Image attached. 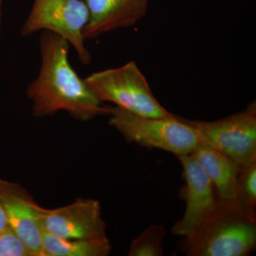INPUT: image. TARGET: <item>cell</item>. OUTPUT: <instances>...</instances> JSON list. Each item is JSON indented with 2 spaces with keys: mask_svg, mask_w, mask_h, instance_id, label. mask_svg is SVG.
<instances>
[{
  "mask_svg": "<svg viewBox=\"0 0 256 256\" xmlns=\"http://www.w3.org/2000/svg\"><path fill=\"white\" fill-rule=\"evenodd\" d=\"M42 66L28 94L36 117L66 111L75 118L87 121L109 114V106L78 76L68 60L69 43L62 36L44 32L40 38Z\"/></svg>",
  "mask_w": 256,
  "mask_h": 256,
  "instance_id": "obj_1",
  "label": "cell"
},
{
  "mask_svg": "<svg viewBox=\"0 0 256 256\" xmlns=\"http://www.w3.org/2000/svg\"><path fill=\"white\" fill-rule=\"evenodd\" d=\"M256 246V210L218 202L214 212L180 242L188 256H247Z\"/></svg>",
  "mask_w": 256,
  "mask_h": 256,
  "instance_id": "obj_2",
  "label": "cell"
},
{
  "mask_svg": "<svg viewBox=\"0 0 256 256\" xmlns=\"http://www.w3.org/2000/svg\"><path fill=\"white\" fill-rule=\"evenodd\" d=\"M109 124L130 142L149 149L162 150L176 156L191 154L201 142L188 120L170 114L166 117L138 116L120 108L109 106Z\"/></svg>",
  "mask_w": 256,
  "mask_h": 256,
  "instance_id": "obj_3",
  "label": "cell"
},
{
  "mask_svg": "<svg viewBox=\"0 0 256 256\" xmlns=\"http://www.w3.org/2000/svg\"><path fill=\"white\" fill-rule=\"evenodd\" d=\"M85 82L102 102H112L143 117L162 118L171 114L156 100L144 74L134 62L96 72Z\"/></svg>",
  "mask_w": 256,
  "mask_h": 256,
  "instance_id": "obj_4",
  "label": "cell"
},
{
  "mask_svg": "<svg viewBox=\"0 0 256 256\" xmlns=\"http://www.w3.org/2000/svg\"><path fill=\"white\" fill-rule=\"evenodd\" d=\"M89 18L90 12L84 0H34L21 33L23 36L38 31L58 35L76 50L80 62L88 65L92 57L86 48L84 33Z\"/></svg>",
  "mask_w": 256,
  "mask_h": 256,
  "instance_id": "obj_5",
  "label": "cell"
},
{
  "mask_svg": "<svg viewBox=\"0 0 256 256\" xmlns=\"http://www.w3.org/2000/svg\"><path fill=\"white\" fill-rule=\"evenodd\" d=\"M202 142L235 160L240 166L256 162V104L218 120H188Z\"/></svg>",
  "mask_w": 256,
  "mask_h": 256,
  "instance_id": "obj_6",
  "label": "cell"
},
{
  "mask_svg": "<svg viewBox=\"0 0 256 256\" xmlns=\"http://www.w3.org/2000/svg\"><path fill=\"white\" fill-rule=\"evenodd\" d=\"M40 215L43 230L60 238L108 239L100 204L97 200L78 198L70 204L53 210L40 206Z\"/></svg>",
  "mask_w": 256,
  "mask_h": 256,
  "instance_id": "obj_7",
  "label": "cell"
},
{
  "mask_svg": "<svg viewBox=\"0 0 256 256\" xmlns=\"http://www.w3.org/2000/svg\"><path fill=\"white\" fill-rule=\"evenodd\" d=\"M183 168L185 181L183 196L186 210L175 223L172 233L180 236L191 235L214 212L218 198L213 184L192 154L178 156Z\"/></svg>",
  "mask_w": 256,
  "mask_h": 256,
  "instance_id": "obj_8",
  "label": "cell"
},
{
  "mask_svg": "<svg viewBox=\"0 0 256 256\" xmlns=\"http://www.w3.org/2000/svg\"><path fill=\"white\" fill-rule=\"evenodd\" d=\"M0 202L8 226L34 256H42L40 205L21 185L4 180H0Z\"/></svg>",
  "mask_w": 256,
  "mask_h": 256,
  "instance_id": "obj_9",
  "label": "cell"
},
{
  "mask_svg": "<svg viewBox=\"0 0 256 256\" xmlns=\"http://www.w3.org/2000/svg\"><path fill=\"white\" fill-rule=\"evenodd\" d=\"M90 18L84 30L85 40L95 38L138 22L146 14L149 0H84Z\"/></svg>",
  "mask_w": 256,
  "mask_h": 256,
  "instance_id": "obj_10",
  "label": "cell"
},
{
  "mask_svg": "<svg viewBox=\"0 0 256 256\" xmlns=\"http://www.w3.org/2000/svg\"><path fill=\"white\" fill-rule=\"evenodd\" d=\"M191 154L213 184L218 201L236 203L240 165L235 160L202 141Z\"/></svg>",
  "mask_w": 256,
  "mask_h": 256,
  "instance_id": "obj_11",
  "label": "cell"
},
{
  "mask_svg": "<svg viewBox=\"0 0 256 256\" xmlns=\"http://www.w3.org/2000/svg\"><path fill=\"white\" fill-rule=\"evenodd\" d=\"M110 252L108 238L67 239L43 232L42 256H107Z\"/></svg>",
  "mask_w": 256,
  "mask_h": 256,
  "instance_id": "obj_12",
  "label": "cell"
},
{
  "mask_svg": "<svg viewBox=\"0 0 256 256\" xmlns=\"http://www.w3.org/2000/svg\"><path fill=\"white\" fill-rule=\"evenodd\" d=\"M166 230L161 225L152 224L134 239L128 256H161L164 254L162 244Z\"/></svg>",
  "mask_w": 256,
  "mask_h": 256,
  "instance_id": "obj_13",
  "label": "cell"
},
{
  "mask_svg": "<svg viewBox=\"0 0 256 256\" xmlns=\"http://www.w3.org/2000/svg\"><path fill=\"white\" fill-rule=\"evenodd\" d=\"M236 203L249 210H256V162L240 166L237 182Z\"/></svg>",
  "mask_w": 256,
  "mask_h": 256,
  "instance_id": "obj_14",
  "label": "cell"
},
{
  "mask_svg": "<svg viewBox=\"0 0 256 256\" xmlns=\"http://www.w3.org/2000/svg\"><path fill=\"white\" fill-rule=\"evenodd\" d=\"M0 256H34L9 226L0 232Z\"/></svg>",
  "mask_w": 256,
  "mask_h": 256,
  "instance_id": "obj_15",
  "label": "cell"
},
{
  "mask_svg": "<svg viewBox=\"0 0 256 256\" xmlns=\"http://www.w3.org/2000/svg\"><path fill=\"white\" fill-rule=\"evenodd\" d=\"M8 226V222H6V216H5L4 210L0 202V232L4 230L6 227Z\"/></svg>",
  "mask_w": 256,
  "mask_h": 256,
  "instance_id": "obj_16",
  "label": "cell"
},
{
  "mask_svg": "<svg viewBox=\"0 0 256 256\" xmlns=\"http://www.w3.org/2000/svg\"><path fill=\"white\" fill-rule=\"evenodd\" d=\"M2 0H0V26H1V18H2Z\"/></svg>",
  "mask_w": 256,
  "mask_h": 256,
  "instance_id": "obj_17",
  "label": "cell"
}]
</instances>
